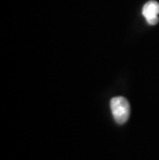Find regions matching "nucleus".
Wrapping results in <instances>:
<instances>
[{"label":"nucleus","instance_id":"obj_1","mask_svg":"<svg viewBox=\"0 0 159 160\" xmlns=\"http://www.w3.org/2000/svg\"><path fill=\"white\" fill-rule=\"evenodd\" d=\"M111 111L117 124L126 123L130 116V105L128 100L122 96H116L111 99Z\"/></svg>","mask_w":159,"mask_h":160},{"label":"nucleus","instance_id":"obj_2","mask_svg":"<svg viewBox=\"0 0 159 160\" xmlns=\"http://www.w3.org/2000/svg\"><path fill=\"white\" fill-rule=\"evenodd\" d=\"M143 15L149 25H156L159 21V3L154 0L148 1L143 8Z\"/></svg>","mask_w":159,"mask_h":160}]
</instances>
